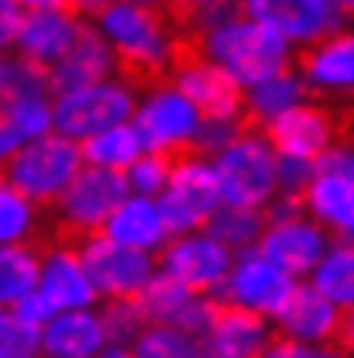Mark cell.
<instances>
[{
    "instance_id": "10",
    "label": "cell",
    "mask_w": 354,
    "mask_h": 358,
    "mask_svg": "<svg viewBox=\"0 0 354 358\" xmlns=\"http://www.w3.org/2000/svg\"><path fill=\"white\" fill-rule=\"evenodd\" d=\"M296 282L300 279H293L286 268H279L268 255H262L251 245L244 252H234L230 268H227L221 289H217V300L234 303V307H244V310L272 320L275 313L286 307V300L293 296Z\"/></svg>"
},
{
    "instance_id": "47",
    "label": "cell",
    "mask_w": 354,
    "mask_h": 358,
    "mask_svg": "<svg viewBox=\"0 0 354 358\" xmlns=\"http://www.w3.org/2000/svg\"><path fill=\"white\" fill-rule=\"evenodd\" d=\"M165 3H172L179 14H196V10H203L210 3H223V0H165Z\"/></svg>"
},
{
    "instance_id": "11",
    "label": "cell",
    "mask_w": 354,
    "mask_h": 358,
    "mask_svg": "<svg viewBox=\"0 0 354 358\" xmlns=\"http://www.w3.org/2000/svg\"><path fill=\"white\" fill-rule=\"evenodd\" d=\"M128 196V182L121 173H110V169H96V166H83L76 176L66 182V189L55 196V217L59 224L76 234V238H87L96 234L107 217L114 214V207Z\"/></svg>"
},
{
    "instance_id": "38",
    "label": "cell",
    "mask_w": 354,
    "mask_h": 358,
    "mask_svg": "<svg viewBox=\"0 0 354 358\" xmlns=\"http://www.w3.org/2000/svg\"><path fill=\"white\" fill-rule=\"evenodd\" d=\"M313 173H316V162L307 159H293V155H279V196H289V200H303L307 186H310Z\"/></svg>"
},
{
    "instance_id": "39",
    "label": "cell",
    "mask_w": 354,
    "mask_h": 358,
    "mask_svg": "<svg viewBox=\"0 0 354 358\" xmlns=\"http://www.w3.org/2000/svg\"><path fill=\"white\" fill-rule=\"evenodd\" d=\"M241 128H244V121H241V117H203V121H200V131H196V145H193V152L214 155V152H221L223 145L241 131Z\"/></svg>"
},
{
    "instance_id": "20",
    "label": "cell",
    "mask_w": 354,
    "mask_h": 358,
    "mask_svg": "<svg viewBox=\"0 0 354 358\" xmlns=\"http://www.w3.org/2000/svg\"><path fill=\"white\" fill-rule=\"evenodd\" d=\"M337 320H341V310L320 289H313L307 279L296 282V289L286 300V307L272 317L275 334H282L289 341H300V345H327V341H334Z\"/></svg>"
},
{
    "instance_id": "19",
    "label": "cell",
    "mask_w": 354,
    "mask_h": 358,
    "mask_svg": "<svg viewBox=\"0 0 354 358\" xmlns=\"http://www.w3.org/2000/svg\"><path fill=\"white\" fill-rule=\"evenodd\" d=\"M45 300L55 310H73V307H96V289L89 282L83 259L76 252V245L55 241L42 252V268H38V286Z\"/></svg>"
},
{
    "instance_id": "29",
    "label": "cell",
    "mask_w": 354,
    "mask_h": 358,
    "mask_svg": "<svg viewBox=\"0 0 354 358\" xmlns=\"http://www.w3.org/2000/svg\"><path fill=\"white\" fill-rule=\"evenodd\" d=\"M193 289L189 286H182L179 279H172L169 272H162V268H155V275L141 286V293L134 296V303H138V310L145 317V324H176L182 310L193 303Z\"/></svg>"
},
{
    "instance_id": "22",
    "label": "cell",
    "mask_w": 354,
    "mask_h": 358,
    "mask_svg": "<svg viewBox=\"0 0 354 358\" xmlns=\"http://www.w3.org/2000/svg\"><path fill=\"white\" fill-rule=\"evenodd\" d=\"M100 231H103L107 238L128 245V248L148 252V255H158L162 245L172 238L158 200H155V196H141V193H128V196L114 207V214L107 217V224H103Z\"/></svg>"
},
{
    "instance_id": "21",
    "label": "cell",
    "mask_w": 354,
    "mask_h": 358,
    "mask_svg": "<svg viewBox=\"0 0 354 358\" xmlns=\"http://www.w3.org/2000/svg\"><path fill=\"white\" fill-rule=\"evenodd\" d=\"M121 69L114 48L103 42V35L93 28V24H83L76 42L66 48V55L48 66V87L52 93L59 90H69V87H83V83H96V80H107Z\"/></svg>"
},
{
    "instance_id": "3",
    "label": "cell",
    "mask_w": 354,
    "mask_h": 358,
    "mask_svg": "<svg viewBox=\"0 0 354 358\" xmlns=\"http://www.w3.org/2000/svg\"><path fill=\"white\" fill-rule=\"evenodd\" d=\"M223 203L265 210L279 196V152L262 128H241L221 152L210 155Z\"/></svg>"
},
{
    "instance_id": "14",
    "label": "cell",
    "mask_w": 354,
    "mask_h": 358,
    "mask_svg": "<svg viewBox=\"0 0 354 358\" xmlns=\"http://www.w3.org/2000/svg\"><path fill=\"white\" fill-rule=\"evenodd\" d=\"M296 69L303 73L313 96L354 103V31L337 28L334 35L307 45Z\"/></svg>"
},
{
    "instance_id": "50",
    "label": "cell",
    "mask_w": 354,
    "mask_h": 358,
    "mask_svg": "<svg viewBox=\"0 0 354 358\" xmlns=\"http://www.w3.org/2000/svg\"><path fill=\"white\" fill-rule=\"evenodd\" d=\"M337 7H341V14H344V17H351L354 21V0H337Z\"/></svg>"
},
{
    "instance_id": "35",
    "label": "cell",
    "mask_w": 354,
    "mask_h": 358,
    "mask_svg": "<svg viewBox=\"0 0 354 358\" xmlns=\"http://www.w3.org/2000/svg\"><path fill=\"white\" fill-rule=\"evenodd\" d=\"M172 169V155H162V152H141L131 166L121 173L128 182V193H141V196H158L165 189V179Z\"/></svg>"
},
{
    "instance_id": "7",
    "label": "cell",
    "mask_w": 354,
    "mask_h": 358,
    "mask_svg": "<svg viewBox=\"0 0 354 358\" xmlns=\"http://www.w3.org/2000/svg\"><path fill=\"white\" fill-rule=\"evenodd\" d=\"M330 234L303 210V200L275 196L265 207V227L255 241V248L268 255L279 268H286L293 279H307L320 255L327 252Z\"/></svg>"
},
{
    "instance_id": "18",
    "label": "cell",
    "mask_w": 354,
    "mask_h": 358,
    "mask_svg": "<svg viewBox=\"0 0 354 358\" xmlns=\"http://www.w3.org/2000/svg\"><path fill=\"white\" fill-rule=\"evenodd\" d=\"M272 334V320L217 300V310L210 317L207 334L200 338V348L210 358H258Z\"/></svg>"
},
{
    "instance_id": "4",
    "label": "cell",
    "mask_w": 354,
    "mask_h": 358,
    "mask_svg": "<svg viewBox=\"0 0 354 358\" xmlns=\"http://www.w3.org/2000/svg\"><path fill=\"white\" fill-rule=\"evenodd\" d=\"M134 100H138V87L121 73L96 83L59 90L52 93V131L83 141L103 128L131 121Z\"/></svg>"
},
{
    "instance_id": "5",
    "label": "cell",
    "mask_w": 354,
    "mask_h": 358,
    "mask_svg": "<svg viewBox=\"0 0 354 358\" xmlns=\"http://www.w3.org/2000/svg\"><path fill=\"white\" fill-rule=\"evenodd\" d=\"M200 121H203L200 107L172 80H155L145 90H138L131 128L148 152H162V155L193 152Z\"/></svg>"
},
{
    "instance_id": "32",
    "label": "cell",
    "mask_w": 354,
    "mask_h": 358,
    "mask_svg": "<svg viewBox=\"0 0 354 358\" xmlns=\"http://www.w3.org/2000/svg\"><path fill=\"white\" fill-rule=\"evenodd\" d=\"M42 227V207L31 203L10 179L0 173V245L35 241Z\"/></svg>"
},
{
    "instance_id": "41",
    "label": "cell",
    "mask_w": 354,
    "mask_h": 358,
    "mask_svg": "<svg viewBox=\"0 0 354 358\" xmlns=\"http://www.w3.org/2000/svg\"><path fill=\"white\" fill-rule=\"evenodd\" d=\"M7 310H14L21 320H28V324H35V327H42L52 313H59L52 303H48V300H45L42 293H38V289H31L28 296H21V300H17L14 307H7Z\"/></svg>"
},
{
    "instance_id": "31",
    "label": "cell",
    "mask_w": 354,
    "mask_h": 358,
    "mask_svg": "<svg viewBox=\"0 0 354 358\" xmlns=\"http://www.w3.org/2000/svg\"><path fill=\"white\" fill-rule=\"evenodd\" d=\"M31 96H52L48 87V69L35 66L31 59L10 52H0V110Z\"/></svg>"
},
{
    "instance_id": "25",
    "label": "cell",
    "mask_w": 354,
    "mask_h": 358,
    "mask_svg": "<svg viewBox=\"0 0 354 358\" xmlns=\"http://www.w3.org/2000/svg\"><path fill=\"white\" fill-rule=\"evenodd\" d=\"M310 96L313 93H310V87H307V80H303V73H300L296 62H293V66H286V69H279V73L262 76L258 83L244 87V110H241V117L251 121L255 128H265L279 114L293 110L296 103H303V100H310Z\"/></svg>"
},
{
    "instance_id": "15",
    "label": "cell",
    "mask_w": 354,
    "mask_h": 358,
    "mask_svg": "<svg viewBox=\"0 0 354 358\" xmlns=\"http://www.w3.org/2000/svg\"><path fill=\"white\" fill-rule=\"evenodd\" d=\"M262 131H265V138L272 141V148L279 155L316 162L337 141V117L327 103H316L310 96V100L296 103L293 110L279 114Z\"/></svg>"
},
{
    "instance_id": "46",
    "label": "cell",
    "mask_w": 354,
    "mask_h": 358,
    "mask_svg": "<svg viewBox=\"0 0 354 358\" xmlns=\"http://www.w3.org/2000/svg\"><path fill=\"white\" fill-rule=\"evenodd\" d=\"M103 3H107V0H66V7H73L83 21H93V14H96Z\"/></svg>"
},
{
    "instance_id": "12",
    "label": "cell",
    "mask_w": 354,
    "mask_h": 358,
    "mask_svg": "<svg viewBox=\"0 0 354 358\" xmlns=\"http://www.w3.org/2000/svg\"><path fill=\"white\" fill-rule=\"evenodd\" d=\"M237 7L275 31L293 52L334 35L348 21L337 0H237Z\"/></svg>"
},
{
    "instance_id": "8",
    "label": "cell",
    "mask_w": 354,
    "mask_h": 358,
    "mask_svg": "<svg viewBox=\"0 0 354 358\" xmlns=\"http://www.w3.org/2000/svg\"><path fill=\"white\" fill-rule=\"evenodd\" d=\"M155 200H158L172 234L200 231L207 224V217L217 210V203L223 200L210 155H203V152L172 155V169H169V179H165V189Z\"/></svg>"
},
{
    "instance_id": "27",
    "label": "cell",
    "mask_w": 354,
    "mask_h": 358,
    "mask_svg": "<svg viewBox=\"0 0 354 358\" xmlns=\"http://www.w3.org/2000/svg\"><path fill=\"white\" fill-rule=\"evenodd\" d=\"M83 152V166H96V169H110V173H124L134 159L145 152L138 131L131 128V121H121L114 128L89 134L80 141Z\"/></svg>"
},
{
    "instance_id": "13",
    "label": "cell",
    "mask_w": 354,
    "mask_h": 358,
    "mask_svg": "<svg viewBox=\"0 0 354 358\" xmlns=\"http://www.w3.org/2000/svg\"><path fill=\"white\" fill-rule=\"evenodd\" d=\"M230 259H234V252L223 248L217 238H210L203 227L172 234L162 245V252L155 255L162 272H169L182 286H189L193 293H210V296H217L223 275L230 268Z\"/></svg>"
},
{
    "instance_id": "26",
    "label": "cell",
    "mask_w": 354,
    "mask_h": 358,
    "mask_svg": "<svg viewBox=\"0 0 354 358\" xmlns=\"http://www.w3.org/2000/svg\"><path fill=\"white\" fill-rule=\"evenodd\" d=\"M313 289H320L337 310L354 307V245L351 241H334L320 255V262L307 275Z\"/></svg>"
},
{
    "instance_id": "28",
    "label": "cell",
    "mask_w": 354,
    "mask_h": 358,
    "mask_svg": "<svg viewBox=\"0 0 354 358\" xmlns=\"http://www.w3.org/2000/svg\"><path fill=\"white\" fill-rule=\"evenodd\" d=\"M42 248L35 241L0 245V307H14L21 296H28L38 286Z\"/></svg>"
},
{
    "instance_id": "49",
    "label": "cell",
    "mask_w": 354,
    "mask_h": 358,
    "mask_svg": "<svg viewBox=\"0 0 354 358\" xmlns=\"http://www.w3.org/2000/svg\"><path fill=\"white\" fill-rule=\"evenodd\" d=\"M21 10H35V7H59V3H66V0H14Z\"/></svg>"
},
{
    "instance_id": "44",
    "label": "cell",
    "mask_w": 354,
    "mask_h": 358,
    "mask_svg": "<svg viewBox=\"0 0 354 358\" xmlns=\"http://www.w3.org/2000/svg\"><path fill=\"white\" fill-rule=\"evenodd\" d=\"M21 145H24V138L14 131V128H10V121L0 114V166H3V162H7V159H10L17 148H21Z\"/></svg>"
},
{
    "instance_id": "53",
    "label": "cell",
    "mask_w": 354,
    "mask_h": 358,
    "mask_svg": "<svg viewBox=\"0 0 354 358\" xmlns=\"http://www.w3.org/2000/svg\"><path fill=\"white\" fill-rule=\"evenodd\" d=\"M351 31H354V28H351Z\"/></svg>"
},
{
    "instance_id": "43",
    "label": "cell",
    "mask_w": 354,
    "mask_h": 358,
    "mask_svg": "<svg viewBox=\"0 0 354 358\" xmlns=\"http://www.w3.org/2000/svg\"><path fill=\"white\" fill-rule=\"evenodd\" d=\"M334 345H337L344 355L354 358V307L341 310V320H337V334H334Z\"/></svg>"
},
{
    "instance_id": "45",
    "label": "cell",
    "mask_w": 354,
    "mask_h": 358,
    "mask_svg": "<svg viewBox=\"0 0 354 358\" xmlns=\"http://www.w3.org/2000/svg\"><path fill=\"white\" fill-rule=\"evenodd\" d=\"M293 358H351V355H344L334 341H327V345H300V341H296Z\"/></svg>"
},
{
    "instance_id": "6",
    "label": "cell",
    "mask_w": 354,
    "mask_h": 358,
    "mask_svg": "<svg viewBox=\"0 0 354 358\" xmlns=\"http://www.w3.org/2000/svg\"><path fill=\"white\" fill-rule=\"evenodd\" d=\"M80 169H83L80 141H73V138H66L59 131H48L42 138L24 141L0 166V173L38 207H52L55 196L66 189V182Z\"/></svg>"
},
{
    "instance_id": "51",
    "label": "cell",
    "mask_w": 354,
    "mask_h": 358,
    "mask_svg": "<svg viewBox=\"0 0 354 358\" xmlns=\"http://www.w3.org/2000/svg\"><path fill=\"white\" fill-rule=\"evenodd\" d=\"M128 3H145V7H162L165 0H128Z\"/></svg>"
},
{
    "instance_id": "2",
    "label": "cell",
    "mask_w": 354,
    "mask_h": 358,
    "mask_svg": "<svg viewBox=\"0 0 354 358\" xmlns=\"http://www.w3.org/2000/svg\"><path fill=\"white\" fill-rule=\"evenodd\" d=\"M196 55L210 59L241 90L258 83L268 73L293 66L296 59V52L275 31H268L265 24L248 17L241 7L210 28H196Z\"/></svg>"
},
{
    "instance_id": "36",
    "label": "cell",
    "mask_w": 354,
    "mask_h": 358,
    "mask_svg": "<svg viewBox=\"0 0 354 358\" xmlns=\"http://www.w3.org/2000/svg\"><path fill=\"white\" fill-rule=\"evenodd\" d=\"M96 313H100L107 345H131L145 327V317L134 300H103V307Z\"/></svg>"
},
{
    "instance_id": "23",
    "label": "cell",
    "mask_w": 354,
    "mask_h": 358,
    "mask_svg": "<svg viewBox=\"0 0 354 358\" xmlns=\"http://www.w3.org/2000/svg\"><path fill=\"white\" fill-rule=\"evenodd\" d=\"M303 210L334 241H351L354 245V179L316 169L307 193H303Z\"/></svg>"
},
{
    "instance_id": "48",
    "label": "cell",
    "mask_w": 354,
    "mask_h": 358,
    "mask_svg": "<svg viewBox=\"0 0 354 358\" xmlns=\"http://www.w3.org/2000/svg\"><path fill=\"white\" fill-rule=\"evenodd\" d=\"M96 358H134V355L128 345H103V348L96 352Z\"/></svg>"
},
{
    "instance_id": "9",
    "label": "cell",
    "mask_w": 354,
    "mask_h": 358,
    "mask_svg": "<svg viewBox=\"0 0 354 358\" xmlns=\"http://www.w3.org/2000/svg\"><path fill=\"white\" fill-rule=\"evenodd\" d=\"M83 268H87L89 282L96 289L100 300H134L141 293V286L155 275V255L128 248L114 238H107L103 231L80 238L76 245Z\"/></svg>"
},
{
    "instance_id": "24",
    "label": "cell",
    "mask_w": 354,
    "mask_h": 358,
    "mask_svg": "<svg viewBox=\"0 0 354 358\" xmlns=\"http://www.w3.org/2000/svg\"><path fill=\"white\" fill-rule=\"evenodd\" d=\"M107 345L96 307H73L52 313L42 324V355L52 358H96Z\"/></svg>"
},
{
    "instance_id": "33",
    "label": "cell",
    "mask_w": 354,
    "mask_h": 358,
    "mask_svg": "<svg viewBox=\"0 0 354 358\" xmlns=\"http://www.w3.org/2000/svg\"><path fill=\"white\" fill-rule=\"evenodd\" d=\"M128 348L134 358H200V341L169 324H145Z\"/></svg>"
},
{
    "instance_id": "34",
    "label": "cell",
    "mask_w": 354,
    "mask_h": 358,
    "mask_svg": "<svg viewBox=\"0 0 354 358\" xmlns=\"http://www.w3.org/2000/svg\"><path fill=\"white\" fill-rule=\"evenodd\" d=\"M0 358H42V327L21 320L14 310H0Z\"/></svg>"
},
{
    "instance_id": "52",
    "label": "cell",
    "mask_w": 354,
    "mask_h": 358,
    "mask_svg": "<svg viewBox=\"0 0 354 358\" xmlns=\"http://www.w3.org/2000/svg\"><path fill=\"white\" fill-rule=\"evenodd\" d=\"M42 358H52V355H42Z\"/></svg>"
},
{
    "instance_id": "1",
    "label": "cell",
    "mask_w": 354,
    "mask_h": 358,
    "mask_svg": "<svg viewBox=\"0 0 354 358\" xmlns=\"http://www.w3.org/2000/svg\"><path fill=\"white\" fill-rule=\"evenodd\" d=\"M89 24L114 48L117 62L128 66L131 73H141V76L169 73L182 55L176 24L158 7L128 3V0H107L93 14Z\"/></svg>"
},
{
    "instance_id": "42",
    "label": "cell",
    "mask_w": 354,
    "mask_h": 358,
    "mask_svg": "<svg viewBox=\"0 0 354 358\" xmlns=\"http://www.w3.org/2000/svg\"><path fill=\"white\" fill-rule=\"evenodd\" d=\"M17 21H21V7L14 0H0V52H10L14 48Z\"/></svg>"
},
{
    "instance_id": "17",
    "label": "cell",
    "mask_w": 354,
    "mask_h": 358,
    "mask_svg": "<svg viewBox=\"0 0 354 358\" xmlns=\"http://www.w3.org/2000/svg\"><path fill=\"white\" fill-rule=\"evenodd\" d=\"M169 80L200 107L203 117H241V110H244V90L223 69H217L210 59H203L196 52L186 59L179 55V62L169 69Z\"/></svg>"
},
{
    "instance_id": "30",
    "label": "cell",
    "mask_w": 354,
    "mask_h": 358,
    "mask_svg": "<svg viewBox=\"0 0 354 358\" xmlns=\"http://www.w3.org/2000/svg\"><path fill=\"white\" fill-rule=\"evenodd\" d=\"M265 227V210H255V207H241V203H217V210L207 217L203 231L210 238H217L223 248L230 252H244L258 241Z\"/></svg>"
},
{
    "instance_id": "40",
    "label": "cell",
    "mask_w": 354,
    "mask_h": 358,
    "mask_svg": "<svg viewBox=\"0 0 354 358\" xmlns=\"http://www.w3.org/2000/svg\"><path fill=\"white\" fill-rule=\"evenodd\" d=\"M320 173H337V176L354 179V138H337L320 159H316Z\"/></svg>"
},
{
    "instance_id": "16",
    "label": "cell",
    "mask_w": 354,
    "mask_h": 358,
    "mask_svg": "<svg viewBox=\"0 0 354 358\" xmlns=\"http://www.w3.org/2000/svg\"><path fill=\"white\" fill-rule=\"evenodd\" d=\"M83 24L87 21L73 7H66V3L21 10L17 35H14V52L24 55V59H31L35 66L48 69V66H55L66 55L69 45L76 42V35H80Z\"/></svg>"
},
{
    "instance_id": "37",
    "label": "cell",
    "mask_w": 354,
    "mask_h": 358,
    "mask_svg": "<svg viewBox=\"0 0 354 358\" xmlns=\"http://www.w3.org/2000/svg\"><path fill=\"white\" fill-rule=\"evenodd\" d=\"M10 128L21 134L24 141L31 138H42L52 131V96H31V100H21V103H10L0 110Z\"/></svg>"
}]
</instances>
